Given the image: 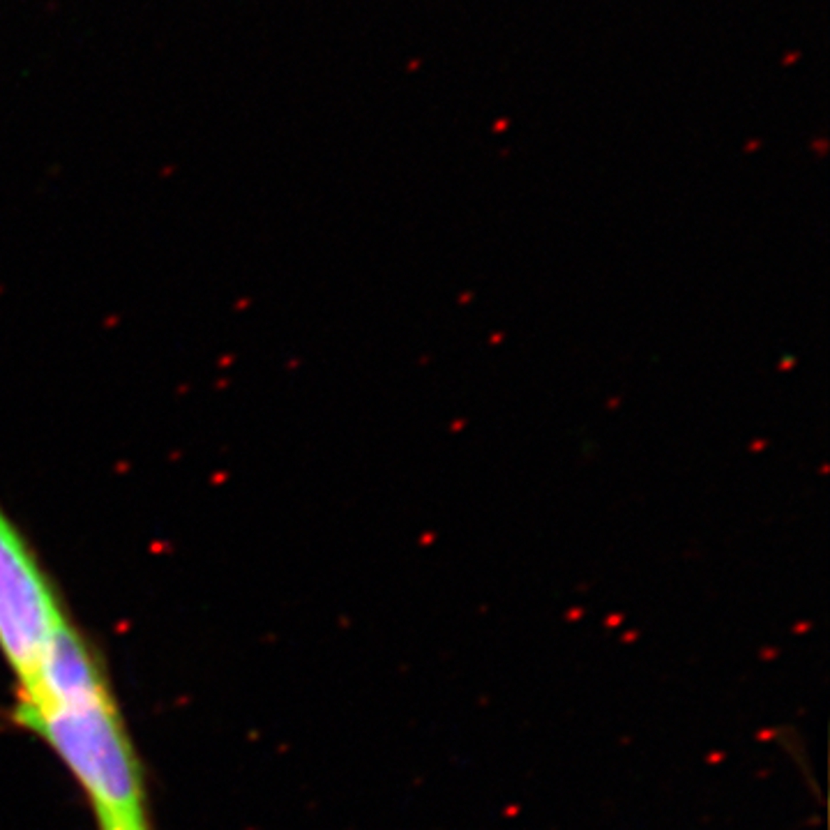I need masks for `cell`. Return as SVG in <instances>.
<instances>
[{
	"label": "cell",
	"mask_w": 830,
	"mask_h": 830,
	"mask_svg": "<svg viewBox=\"0 0 830 830\" xmlns=\"http://www.w3.org/2000/svg\"><path fill=\"white\" fill-rule=\"evenodd\" d=\"M16 720L65 761L90 796L102 830H148L139 764L111 692L67 704L19 699Z\"/></svg>",
	"instance_id": "obj_1"
},
{
	"label": "cell",
	"mask_w": 830,
	"mask_h": 830,
	"mask_svg": "<svg viewBox=\"0 0 830 830\" xmlns=\"http://www.w3.org/2000/svg\"><path fill=\"white\" fill-rule=\"evenodd\" d=\"M65 623L70 618L35 546L0 503V650L19 683L33 676Z\"/></svg>",
	"instance_id": "obj_2"
}]
</instances>
